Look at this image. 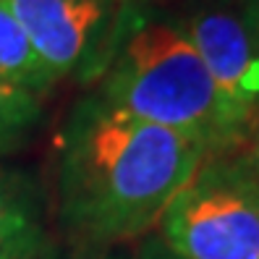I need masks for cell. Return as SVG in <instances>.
<instances>
[{"label": "cell", "mask_w": 259, "mask_h": 259, "mask_svg": "<svg viewBox=\"0 0 259 259\" xmlns=\"http://www.w3.org/2000/svg\"><path fill=\"white\" fill-rule=\"evenodd\" d=\"M228 108L251 134L259 120V34L236 0H196L176 16Z\"/></svg>", "instance_id": "5"}, {"label": "cell", "mask_w": 259, "mask_h": 259, "mask_svg": "<svg viewBox=\"0 0 259 259\" xmlns=\"http://www.w3.org/2000/svg\"><path fill=\"white\" fill-rule=\"evenodd\" d=\"M58 81L92 87L134 0H3Z\"/></svg>", "instance_id": "4"}, {"label": "cell", "mask_w": 259, "mask_h": 259, "mask_svg": "<svg viewBox=\"0 0 259 259\" xmlns=\"http://www.w3.org/2000/svg\"><path fill=\"white\" fill-rule=\"evenodd\" d=\"M238 155H241V160H243V162H246L249 173L256 178V184H259V120L254 123L251 134L246 136L243 147L238 149Z\"/></svg>", "instance_id": "10"}, {"label": "cell", "mask_w": 259, "mask_h": 259, "mask_svg": "<svg viewBox=\"0 0 259 259\" xmlns=\"http://www.w3.org/2000/svg\"><path fill=\"white\" fill-rule=\"evenodd\" d=\"M0 84L39 97L42 102L60 84L3 0H0Z\"/></svg>", "instance_id": "7"}, {"label": "cell", "mask_w": 259, "mask_h": 259, "mask_svg": "<svg viewBox=\"0 0 259 259\" xmlns=\"http://www.w3.org/2000/svg\"><path fill=\"white\" fill-rule=\"evenodd\" d=\"M110 108L233 155L249 131L228 108L176 16L134 0L100 79L89 87Z\"/></svg>", "instance_id": "2"}, {"label": "cell", "mask_w": 259, "mask_h": 259, "mask_svg": "<svg viewBox=\"0 0 259 259\" xmlns=\"http://www.w3.org/2000/svg\"><path fill=\"white\" fill-rule=\"evenodd\" d=\"M155 233L181 259H259V184L238 152L207 157Z\"/></svg>", "instance_id": "3"}, {"label": "cell", "mask_w": 259, "mask_h": 259, "mask_svg": "<svg viewBox=\"0 0 259 259\" xmlns=\"http://www.w3.org/2000/svg\"><path fill=\"white\" fill-rule=\"evenodd\" d=\"M144 3H155L157 6V3H165V0H144Z\"/></svg>", "instance_id": "13"}, {"label": "cell", "mask_w": 259, "mask_h": 259, "mask_svg": "<svg viewBox=\"0 0 259 259\" xmlns=\"http://www.w3.org/2000/svg\"><path fill=\"white\" fill-rule=\"evenodd\" d=\"M45 102L13 87L0 84V157L13 155L32 142L39 128Z\"/></svg>", "instance_id": "8"}, {"label": "cell", "mask_w": 259, "mask_h": 259, "mask_svg": "<svg viewBox=\"0 0 259 259\" xmlns=\"http://www.w3.org/2000/svg\"><path fill=\"white\" fill-rule=\"evenodd\" d=\"M48 228L37 186L0 165V259H45Z\"/></svg>", "instance_id": "6"}, {"label": "cell", "mask_w": 259, "mask_h": 259, "mask_svg": "<svg viewBox=\"0 0 259 259\" xmlns=\"http://www.w3.org/2000/svg\"><path fill=\"white\" fill-rule=\"evenodd\" d=\"M136 259H181V256L173 249H167L157 233H149L147 238H142L139 251H136Z\"/></svg>", "instance_id": "9"}, {"label": "cell", "mask_w": 259, "mask_h": 259, "mask_svg": "<svg viewBox=\"0 0 259 259\" xmlns=\"http://www.w3.org/2000/svg\"><path fill=\"white\" fill-rule=\"evenodd\" d=\"M207 157L209 149L196 139L87 92L55 142L58 223L89 249L147 238Z\"/></svg>", "instance_id": "1"}, {"label": "cell", "mask_w": 259, "mask_h": 259, "mask_svg": "<svg viewBox=\"0 0 259 259\" xmlns=\"http://www.w3.org/2000/svg\"><path fill=\"white\" fill-rule=\"evenodd\" d=\"M92 259H120V256H110V254H102V256H92Z\"/></svg>", "instance_id": "12"}, {"label": "cell", "mask_w": 259, "mask_h": 259, "mask_svg": "<svg viewBox=\"0 0 259 259\" xmlns=\"http://www.w3.org/2000/svg\"><path fill=\"white\" fill-rule=\"evenodd\" d=\"M238 8L243 11V16L249 19V24L256 29V34H259V0H236Z\"/></svg>", "instance_id": "11"}]
</instances>
